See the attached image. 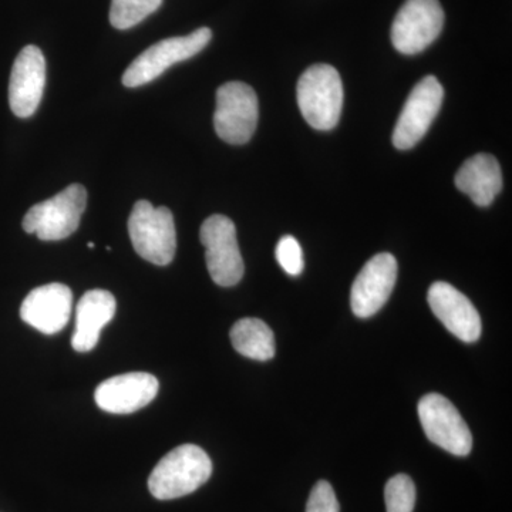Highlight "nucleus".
<instances>
[{
  "mask_svg": "<svg viewBox=\"0 0 512 512\" xmlns=\"http://www.w3.org/2000/svg\"><path fill=\"white\" fill-rule=\"evenodd\" d=\"M212 461L201 447L183 444L161 458L148 478V490L157 500H175L207 483Z\"/></svg>",
  "mask_w": 512,
  "mask_h": 512,
  "instance_id": "f257e3e1",
  "label": "nucleus"
},
{
  "mask_svg": "<svg viewBox=\"0 0 512 512\" xmlns=\"http://www.w3.org/2000/svg\"><path fill=\"white\" fill-rule=\"evenodd\" d=\"M298 104L303 119L315 130L338 126L343 109V84L340 74L329 64H315L298 82Z\"/></svg>",
  "mask_w": 512,
  "mask_h": 512,
  "instance_id": "f03ea898",
  "label": "nucleus"
},
{
  "mask_svg": "<svg viewBox=\"0 0 512 512\" xmlns=\"http://www.w3.org/2000/svg\"><path fill=\"white\" fill-rule=\"evenodd\" d=\"M128 234L141 258L158 266L173 261L177 232L173 214L168 208H156L148 201L136 202L128 218Z\"/></svg>",
  "mask_w": 512,
  "mask_h": 512,
  "instance_id": "7ed1b4c3",
  "label": "nucleus"
},
{
  "mask_svg": "<svg viewBox=\"0 0 512 512\" xmlns=\"http://www.w3.org/2000/svg\"><path fill=\"white\" fill-rule=\"evenodd\" d=\"M86 204V188L69 185L50 200L33 205L23 218V229L42 241L66 239L79 228Z\"/></svg>",
  "mask_w": 512,
  "mask_h": 512,
  "instance_id": "20e7f679",
  "label": "nucleus"
},
{
  "mask_svg": "<svg viewBox=\"0 0 512 512\" xmlns=\"http://www.w3.org/2000/svg\"><path fill=\"white\" fill-rule=\"evenodd\" d=\"M211 29L201 28L188 36L161 40L134 60L123 74V84L128 89L144 86L161 76L174 64L191 59L211 42Z\"/></svg>",
  "mask_w": 512,
  "mask_h": 512,
  "instance_id": "39448f33",
  "label": "nucleus"
},
{
  "mask_svg": "<svg viewBox=\"0 0 512 512\" xmlns=\"http://www.w3.org/2000/svg\"><path fill=\"white\" fill-rule=\"evenodd\" d=\"M258 97L248 84L229 82L217 92L214 127L225 143L241 146L254 136L258 124Z\"/></svg>",
  "mask_w": 512,
  "mask_h": 512,
  "instance_id": "423d86ee",
  "label": "nucleus"
},
{
  "mask_svg": "<svg viewBox=\"0 0 512 512\" xmlns=\"http://www.w3.org/2000/svg\"><path fill=\"white\" fill-rule=\"evenodd\" d=\"M200 238L212 281L225 288L237 285L245 268L234 222L225 215H212L202 224Z\"/></svg>",
  "mask_w": 512,
  "mask_h": 512,
  "instance_id": "0eeeda50",
  "label": "nucleus"
},
{
  "mask_svg": "<svg viewBox=\"0 0 512 512\" xmlns=\"http://www.w3.org/2000/svg\"><path fill=\"white\" fill-rule=\"evenodd\" d=\"M443 26L439 0H407L393 20V46L403 55H417L440 36Z\"/></svg>",
  "mask_w": 512,
  "mask_h": 512,
  "instance_id": "6e6552de",
  "label": "nucleus"
},
{
  "mask_svg": "<svg viewBox=\"0 0 512 512\" xmlns=\"http://www.w3.org/2000/svg\"><path fill=\"white\" fill-rule=\"evenodd\" d=\"M419 417L424 433L431 443L457 457H466L473 448V436L456 406L441 396L431 393L419 403Z\"/></svg>",
  "mask_w": 512,
  "mask_h": 512,
  "instance_id": "1a4fd4ad",
  "label": "nucleus"
},
{
  "mask_svg": "<svg viewBox=\"0 0 512 512\" xmlns=\"http://www.w3.org/2000/svg\"><path fill=\"white\" fill-rule=\"evenodd\" d=\"M443 99V86L436 77L427 76L417 83L404 104L402 114L394 128V147L399 150L416 147L439 114Z\"/></svg>",
  "mask_w": 512,
  "mask_h": 512,
  "instance_id": "9d476101",
  "label": "nucleus"
},
{
  "mask_svg": "<svg viewBox=\"0 0 512 512\" xmlns=\"http://www.w3.org/2000/svg\"><path fill=\"white\" fill-rule=\"evenodd\" d=\"M397 279V261L392 254L373 256L356 276L350 305L357 318L376 315L389 301Z\"/></svg>",
  "mask_w": 512,
  "mask_h": 512,
  "instance_id": "9b49d317",
  "label": "nucleus"
},
{
  "mask_svg": "<svg viewBox=\"0 0 512 512\" xmlns=\"http://www.w3.org/2000/svg\"><path fill=\"white\" fill-rule=\"evenodd\" d=\"M46 84V60L37 46H26L13 63L9 104L15 116L28 119L36 113Z\"/></svg>",
  "mask_w": 512,
  "mask_h": 512,
  "instance_id": "f8f14e48",
  "label": "nucleus"
},
{
  "mask_svg": "<svg viewBox=\"0 0 512 512\" xmlns=\"http://www.w3.org/2000/svg\"><path fill=\"white\" fill-rule=\"evenodd\" d=\"M431 311L448 332L466 343L477 342L481 336V318L464 293L447 282H434L429 289Z\"/></svg>",
  "mask_w": 512,
  "mask_h": 512,
  "instance_id": "ddd939ff",
  "label": "nucleus"
},
{
  "mask_svg": "<svg viewBox=\"0 0 512 512\" xmlns=\"http://www.w3.org/2000/svg\"><path fill=\"white\" fill-rule=\"evenodd\" d=\"M72 308L73 293L69 286L47 284L26 296L20 306V318L45 335H55L69 323Z\"/></svg>",
  "mask_w": 512,
  "mask_h": 512,
  "instance_id": "4468645a",
  "label": "nucleus"
},
{
  "mask_svg": "<svg viewBox=\"0 0 512 512\" xmlns=\"http://www.w3.org/2000/svg\"><path fill=\"white\" fill-rule=\"evenodd\" d=\"M158 387V380L150 373H126L101 383L94 393V399L104 412L130 414L153 402Z\"/></svg>",
  "mask_w": 512,
  "mask_h": 512,
  "instance_id": "2eb2a0df",
  "label": "nucleus"
},
{
  "mask_svg": "<svg viewBox=\"0 0 512 512\" xmlns=\"http://www.w3.org/2000/svg\"><path fill=\"white\" fill-rule=\"evenodd\" d=\"M117 303L109 291L94 289L84 293L76 308V329L72 346L76 352L86 353L96 348L101 329L116 315Z\"/></svg>",
  "mask_w": 512,
  "mask_h": 512,
  "instance_id": "dca6fc26",
  "label": "nucleus"
},
{
  "mask_svg": "<svg viewBox=\"0 0 512 512\" xmlns=\"http://www.w3.org/2000/svg\"><path fill=\"white\" fill-rule=\"evenodd\" d=\"M456 185L478 207H488L503 188L500 164L490 154L468 158L458 170Z\"/></svg>",
  "mask_w": 512,
  "mask_h": 512,
  "instance_id": "f3484780",
  "label": "nucleus"
},
{
  "mask_svg": "<svg viewBox=\"0 0 512 512\" xmlns=\"http://www.w3.org/2000/svg\"><path fill=\"white\" fill-rule=\"evenodd\" d=\"M231 342L239 355L266 362L275 356V336L261 319L238 320L231 329Z\"/></svg>",
  "mask_w": 512,
  "mask_h": 512,
  "instance_id": "a211bd4d",
  "label": "nucleus"
},
{
  "mask_svg": "<svg viewBox=\"0 0 512 512\" xmlns=\"http://www.w3.org/2000/svg\"><path fill=\"white\" fill-rule=\"evenodd\" d=\"M161 3L163 0H111V25L119 30L134 28L156 12Z\"/></svg>",
  "mask_w": 512,
  "mask_h": 512,
  "instance_id": "6ab92c4d",
  "label": "nucleus"
},
{
  "mask_svg": "<svg viewBox=\"0 0 512 512\" xmlns=\"http://www.w3.org/2000/svg\"><path fill=\"white\" fill-rule=\"evenodd\" d=\"M387 512H413L416 505V487L412 478L397 474L387 481L384 488Z\"/></svg>",
  "mask_w": 512,
  "mask_h": 512,
  "instance_id": "aec40b11",
  "label": "nucleus"
},
{
  "mask_svg": "<svg viewBox=\"0 0 512 512\" xmlns=\"http://www.w3.org/2000/svg\"><path fill=\"white\" fill-rule=\"evenodd\" d=\"M276 259L278 264L284 269L286 274L291 276H298L303 271V252L301 245L296 241V238L291 235L282 237L281 241L276 245Z\"/></svg>",
  "mask_w": 512,
  "mask_h": 512,
  "instance_id": "412c9836",
  "label": "nucleus"
},
{
  "mask_svg": "<svg viewBox=\"0 0 512 512\" xmlns=\"http://www.w3.org/2000/svg\"><path fill=\"white\" fill-rule=\"evenodd\" d=\"M306 512H339L338 498L328 481H319L312 488Z\"/></svg>",
  "mask_w": 512,
  "mask_h": 512,
  "instance_id": "4be33fe9",
  "label": "nucleus"
},
{
  "mask_svg": "<svg viewBox=\"0 0 512 512\" xmlns=\"http://www.w3.org/2000/svg\"><path fill=\"white\" fill-rule=\"evenodd\" d=\"M96 245L93 244V242H89V248H94Z\"/></svg>",
  "mask_w": 512,
  "mask_h": 512,
  "instance_id": "5701e85b",
  "label": "nucleus"
}]
</instances>
